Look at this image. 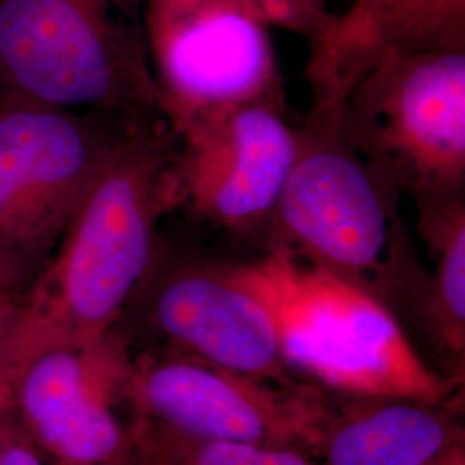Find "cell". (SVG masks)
I'll list each match as a JSON object with an SVG mask.
<instances>
[{"label": "cell", "mask_w": 465, "mask_h": 465, "mask_svg": "<svg viewBox=\"0 0 465 465\" xmlns=\"http://www.w3.org/2000/svg\"><path fill=\"white\" fill-rule=\"evenodd\" d=\"M59 465V464H54ZM95 465H147L145 464V459L142 455V451L138 449H134V451H130L128 455L116 459V460H111V462H104V464Z\"/></svg>", "instance_id": "obj_18"}, {"label": "cell", "mask_w": 465, "mask_h": 465, "mask_svg": "<svg viewBox=\"0 0 465 465\" xmlns=\"http://www.w3.org/2000/svg\"><path fill=\"white\" fill-rule=\"evenodd\" d=\"M124 397L138 416L134 441L317 447L328 416L307 390L284 395L193 359L130 369Z\"/></svg>", "instance_id": "obj_9"}, {"label": "cell", "mask_w": 465, "mask_h": 465, "mask_svg": "<svg viewBox=\"0 0 465 465\" xmlns=\"http://www.w3.org/2000/svg\"><path fill=\"white\" fill-rule=\"evenodd\" d=\"M0 99L164 117L140 26L111 0H0Z\"/></svg>", "instance_id": "obj_4"}, {"label": "cell", "mask_w": 465, "mask_h": 465, "mask_svg": "<svg viewBox=\"0 0 465 465\" xmlns=\"http://www.w3.org/2000/svg\"><path fill=\"white\" fill-rule=\"evenodd\" d=\"M282 111L250 102L176 132L178 209L228 232H266L299 152Z\"/></svg>", "instance_id": "obj_10"}, {"label": "cell", "mask_w": 465, "mask_h": 465, "mask_svg": "<svg viewBox=\"0 0 465 465\" xmlns=\"http://www.w3.org/2000/svg\"><path fill=\"white\" fill-rule=\"evenodd\" d=\"M176 149L164 117L124 123L23 303L49 334L92 345L114 330L157 257L163 217L178 209Z\"/></svg>", "instance_id": "obj_1"}, {"label": "cell", "mask_w": 465, "mask_h": 465, "mask_svg": "<svg viewBox=\"0 0 465 465\" xmlns=\"http://www.w3.org/2000/svg\"><path fill=\"white\" fill-rule=\"evenodd\" d=\"M147 465H317L288 447L199 443L183 440L136 441Z\"/></svg>", "instance_id": "obj_15"}, {"label": "cell", "mask_w": 465, "mask_h": 465, "mask_svg": "<svg viewBox=\"0 0 465 465\" xmlns=\"http://www.w3.org/2000/svg\"><path fill=\"white\" fill-rule=\"evenodd\" d=\"M266 21L267 26L282 28L314 40L331 21L330 0H245Z\"/></svg>", "instance_id": "obj_16"}, {"label": "cell", "mask_w": 465, "mask_h": 465, "mask_svg": "<svg viewBox=\"0 0 465 465\" xmlns=\"http://www.w3.org/2000/svg\"><path fill=\"white\" fill-rule=\"evenodd\" d=\"M128 119L0 99V290L25 303Z\"/></svg>", "instance_id": "obj_6"}, {"label": "cell", "mask_w": 465, "mask_h": 465, "mask_svg": "<svg viewBox=\"0 0 465 465\" xmlns=\"http://www.w3.org/2000/svg\"><path fill=\"white\" fill-rule=\"evenodd\" d=\"M459 441L443 403L353 399L338 416H326L317 447L326 465H434Z\"/></svg>", "instance_id": "obj_13"}, {"label": "cell", "mask_w": 465, "mask_h": 465, "mask_svg": "<svg viewBox=\"0 0 465 465\" xmlns=\"http://www.w3.org/2000/svg\"><path fill=\"white\" fill-rule=\"evenodd\" d=\"M143 44L176 134L199 117L264 102L284 107L269 26L245 0H143Z\"/></svg>", "instance_id": "obj_7"}, {"label": "cell", "mask_w": 465, "mask_h": 465, "mask_svg": "<svg viewBox=\"0 0 465 465\" xmlns=\"http://www.w3.org/2000/svg\"><path fill=\"white\" fill-rule=\"evenodd\" d=\"M15 305H19V302H16L15 299H11L7 293H4V292L0 290V312H4V311H7V309H11V307H15Z\"/></svg>", "instance_id": "obj_20"}, {"label": "cell", "mask_w": 465, "mask_h": 465, "mask_svg": "<svg viewBox=\"0 0 465 465\" xmlns=\"http://www.w3.org/2000/svg\"><path fill=\"white\" fill-rule=\"evenodd\" d=\"M326 105L350 149L417 211L465 197V52L386 55Z\"/></svg>", "instance_id": "obj_5"}, {"label": "cell", "mask_w": 465, "mask_h": 465, "mask_svg": "<svg viewBox=\"0 0 465 465\" xmlns=\"http://www.w3.org/2000/svg\"><path fill=\"white\" fill-rule=\"evenodd\" d=\"M149 316L169 341L197 361L257 381H286L278 334L259 300L223 267H180L149 292Z\"/></svg>", "instance_id": "obj_11"}, {"label": "cell", "mask_w": 465, "mask_h": 465, "mask_svg": "<svg viewBox=\"0 0 465 465\" xmlns=\"http://www.w3.org/2000/svg\"><path fill=\"white\" fill-rule=\"evenodd\" d=\"M417 226L431 249L436 269L426 309L447 349L464 353L465 197L417 211Z\"/></svg>", "instance_id": "obj_14"}, {"label": "cell", "mask_w": 465, "mask_h": 465, "mask_svg": "<svg viewBox=\"0 0 465 465\" xmlns=\"http://www.w3.org/2000/svg\"><path fill=\"white\" fill-rule=\"evenodd\" d=\"M419 52H465V0H353L309 42L314 102H336L386 55Z\"/></svg>", "instance_id": "obj_12"}, {"label": "cell", "mask_w": 465, "mask_h": 465, "mask_svg": "<svg viewBox=\"0 0 465 465\" xmlns=\"http://www.w3.org/2000/svg\"><path fill=\"white\" fill-rule=\"evenodd\" d=\"M224 272L266 309L286 366L351 399L449 397L451 384L424 364L388 305L366 290L284 249Z\"/></svg>", "instance_id": "obj_2"}, {"label": "cell", "mask_w": 465, "mask_h": 465, "mask_svg": "<svg viewBox=\"0 0 465 465\" xmlns=\"http://www.w3.org/2000/svg\"><path fill=\"white\" fill-rule=\"evenodd\" d=\"M266 232L284 249L381 300L414 288L400 195L350 149L331 105L316 104ZM386 305V303H384Z\"/></svg>", "instance_id": "obj_3"}, {"label": "cell", "mask_w": 465, "mask_h": 465, "mask_svg": "<svg viewBox=\"0 0 465 465\" xmlns=\"http://www.w3.org/2000/svg\"><path fill=\"white\" fill-rule=\"evenodd\" d=\"M7 411L17 428L54 464L111 462L136 449L113 411L130 367L114 330L92 345L57 340L19 314Z\"/></svg>", "instance_id": "obj_8"}, {"label": "cell", "mask_w": 465, "mask_h": 465, "mask_svg": "<svg viewBox=\"0 0 465 465\" xmlns=\"http://www.w3.org/2000/svg\"><path fill=\"white\" fill-rule=\"evenodd\" d=\"M434 465H465L464 450L462 447H459V449L450 451L447 457H443L438 464Z\"/></svg>", "instance_id": "obj_19"}, {"label": "cell", "mask_w": 465, "mask_h": 465, "mask_svg": "<svg viewBox=\"0 0 465 465\" xmlns=\"http://www.w3.org/2000/svg\"><path fill=\"white\" fill-rule=\"evenodd\" d=\"M0 465H47L45 455L5 414L0 416Z\"/></svg>", "instance_id": "obj_17"}]
</instances>
